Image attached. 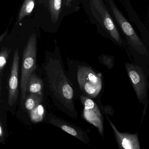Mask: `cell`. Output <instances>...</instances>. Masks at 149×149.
I'll return each instance as SVG.
<instances>
[{
  "label": "cell",
  "mask_w": 149,
  "mask_h": 149,
  "mask_svg": "<svg viewBox=\"0 0 149 149\" xmlns=\"http://www.w3.org/2000/svg\"><path fill=\"white\" fill-rule=\"evenodd\" d=\"M65 0H48V8L50 20L53 25H60L64 16L67 15L65 9Z\"/></svg>",
  "instance_id": "11"
},
{
  "label": "cell",
  "mask_w": 149,
  "mask_h": 149,
  "mask_svg": "<svg viewBox=\"0 0 149 149\" xmlns=\"http://www.w3.org/2000/svg\"><path fill=\"white\" fill-rule=\"evenodd\" d=\"M4 136L5 132L2 124L0 122V142H2L4 141Z\"/></svg>",
  "instance_id": "20"
},
{
  "label": "cell",
  "mask_w": 149,
  "mask_h": 149,
  "mask_svg": "<svg viewBox=\"0 0 149 149\" xmlns=\"http://www.w3.org/2000/svg\"><path fill=\"white\" fill-rule=\"evenodd\" d=\"M2 74H0V97L1 94V80H2Z\"/></svg>",
  "instance_id": "22"
},
{
  "label": "cell",
  "mask_w": 149,
  "mask_h": 149,
  "mask_svg": "<svg viewBox=\"0 0 149 149\" xmlns=\"http://www.w3.org/2000/svg\"><path fill=\"white\" fill-rule=\"evenodd\" d=\"M11 49L9 48L2 47L0 50V74H3L4 68L6 67Z\"/></svg>",
  "instance_id": "16"
},
{
  "label": "cell",
  "mask_w": 149,
  "mask_h": 149,
  "mask_svg": "<svg viewBox=\"0 0 149 149\" xmlns=\"http://www.w3.org/2000/svg\"><path fill=\"white\" fill-rule=\"evenodd\" d=\"M30 112L31 119L33 122H40L42 120L44 114V109L41 104L37 105Z\"/></svg>",
  "instance_id": "17"
},
{
  "label": "cell",
  "mask_w": 149,
  "mask_h": 149,
  "mask_svg": "<svg viewBox=\"0 0 149 149\" xmlns=\"http://www.w3.org/2000/svg\"><path fill=\"white\" fill-rule=\"evenodd\" d=\"M104 115L113 130L118 146L119 149H140L138 132L135 134L120 132L107 116V115L105 114Z\"/></svg>",
  "instance_id": "10"
},
{
  "label": "cell",
  "mask_w": 149,
  "mask_h": 149,
  "mask_svg": "<svg viewBox=\"0 0 149 149\" xmlns=\"http://www.w3.org/2000/svg\"><path fill=\"white\" fill-rule=\"evenodd\" d=\"M59 49L48 56L44 64V74L49 94L55 105L72 118H77L75 102L77 99Z\"/></svg>",
  "instance_id": "1"
},
{
  "label": "cell",
  "mask_w": 149,
  "mask_h": 149,
  "mask_svg": "<svg viewBox=\"0 0 149 149\" xmlns=\"http://www.w3.org/2000/svg\"><path fill=\"white\" fill-rule=\"evenodd\" d=\"M101 110L104 112V113L106 115L113 116L114 115V111L111 106L109 105H107L106 106H103L102 105L100 107Z\"/></svg>",
  "instance_id": "19"
},
{
  "label": "cell",
  "mask_w": 149,
  "mask_h": 149,
  "mask_svg": "<svg viewBox=\"0 0 149 149\" xmlns=\"http://www.w3.org/2000/svg\"><path fill=\"white\" fill-rule=\"evenodd\" d=\"M109 11L115 22L124 36L125 46H130L138 54L148 56V52L145 44L137 35L130 23L117 6L114 0H104Z\"/></svg>",
  "instance_id": "4"
},
{
  "label": "cell",
  "mask_w": 149,
  "mask_h": 149,
  "mask_svg": "<svg viewBox=\"0 0 149 149\" xmlns=\"http://www.w3.org/2000/svg\"><path fill=\"white\" fill-rule=\"evenodd\" d=\"M125 66L137 97L141 103L147 100L148 82L143 69L138 65L125 62Z\"/></svg>",
  "instance_id": "6"
},
{
  "label": "cell",
  "mask_w": 149,
  "mask_h": 149,
  "mask_svg": "<svg viewBox=\"0 0 149 149\" xmlns=\"http://www.w3.org/2000/svg\"><path fill=\"white\" fill-rule=\"evenodd\" d=\"M19 50L16 48L14 53L12 68L8 83V104L11 106L15 104L19 95Z\"/></svg>",
  "instance_id": "9"
},
{
  "label": "cell",
  "mask_w": 149,
  "mask_h": 149,
  "mask_svg": "<svg viewBox=\"0 0 149 149\" xmlns=\"http://www.w3.org/2000/svg\"><path fill=\"white\" fill-rule=\"evenodd\" d=\"M47 121L49 123L61 128L65 132L85 144L89 143L90 139L87 132L76 125L69 123L61 118L53 115L49 116Z\"/></svg>",
  "instance_id": "8"
},
{
  "label": "cell",
  "mask_w": 149,
  "mask_h": 149,
  "mask_svg": "<svg viewBox=\"0 0 149 149\" xmlns=\"http://www.w3.org/2000/svg\"><path fill=\"white\" fill-rule=\"evenodd\" d=\"M78 99L83 106L84 119L95 127L104 138V119L100 107L93 99L85 96H79Z\"/></svg>",
  "instance_id": "7"
},
{
  "label": "cell",
  "mask_w": 149,
  "mask_h": 149,
  "mask_svg": "<svg viewBox=\"0 0 149 149\" xmlns=\"http://www.w3.org/2000/svg\"><path fill=\"white\" fill-rule=\"evenodd\" d=\"M43 97L36 94H29L25 98V106L27 110L31 111L38 104H41Z\"/></svg>",
  "instance_id": "14"
},
{
  "label": "cell",
  "mask_w": 149,
  "mask_h": 149,
  "mask_svg": "<svg viewBox=\"0 0 149 149\" xmlns=\"http://www.w3.org/2000/svg\"><path fill=\"white\" fill-rule=\"evenodd\" d=\"M43 81L34 72L29 77L26 84V94H33L43 96Z\"/></svg>",
  "instance_id": "12"
},
{
  "label": "cell",
  "mask_w": 149,
  "mask_h": 149,
  "mask_svg": "<svg viewBox=\"0 0 149 149\" xmlns=\"http://www.w3.org/2000/svg\"><path fill=\"white\" fill-rule=\"evenodd\" d=\"M99 62L108 69H112L114 67V57L108 55L103 54L98 56Z\"/></svg>",
  "instance_id": "18"
},
{
  "label": "cell",
  "mask_w": 149,
  "mask_h": 149,
  "mask_svg": "<svg viewBox=\"0 0 149 149\" xmlns=\"http://www.w3.org/2000/svg\"><path fill=\"white\" fill-rule=\"evenodd\" d=\"M8 32H9V31H8V28H7L6 29V31H5L0 36V43H1V42H2V41L6 38V36L8 34Z\"/></svg>",
  "instance_id": "21"
},
{
  "label": "cell",
  "mask_w": 149,
  "mask_h": 149,
  "mask_svg": "<svg viewBox=\"0 0 149 149\" xmlns=\"http://www.w3.org/2000/svg\"><path fill=\"white\" fill-rule=\"evenodd\" d=\"M67 74L78 99L84 95L93 99L99 107L104 91V81L102 74L87 63L68 58Z\"/></svg>",
  "instance_id": "2"
},
{
  "label": "cell",
  "mask_w": 149,
  "mask_h": 149,
  "mask_svg": "<svg viewBox=\"0 0 149 149\" xmlns=\"http://www.w3.org/2000/svg\"><path fill=\"white\" fill-rule=\"evenodd\" d=\"M36 36L33 34L29 38L23 52L20 84L22 100H25L26 96V84L29 77L36 69Z\"/></svg>",
  "instance_id": "5"
},
{
  "label": "cell",
  "mask_w": 149,
  "mask_h": 149,
  "mask_svg": "<svg viewBox=\"0 0 149 149\" xmlns=\"http://www.w3.org/2000/svg\"><path fill=\"white\" fill-rule=\"evenodd\" d=\"M35 6V0H24L17 18V23L22 21L26 16H28L33 12Z\"/></svg>",
  "instance_id": "13"
},
{
  "label": "cell",
  "mask_w": 149,
  "mask_h": 149,
  "mask_svg": "<svg viewBox=\"0 0 149 149\" xmlns=\"http://www.w3.org/2000/svg\"><path fill=\"white\" fill-rule=\"evenodd\" d=\"M83 6L90 22L98 33L115 45L125 47L124 39L117 27L104 0H83Z\"/></svg>",
  "instance_id": "3"
},
{
  "label": "cell",
  "mask_w": 149,
  "mask_h": 149,
  "mask_svg": "<svg viewBox=\"0 0 149 149\" xmlns=\"http://www.w3.org/2000/svg\"><path fill=\"white\" fill-rule=\"evenodd\" d=\"M83 0H65V9L67 15L77 12L79 9V5Z\"/></svg>",
  "instance_id": "15"
}]
</instances>
